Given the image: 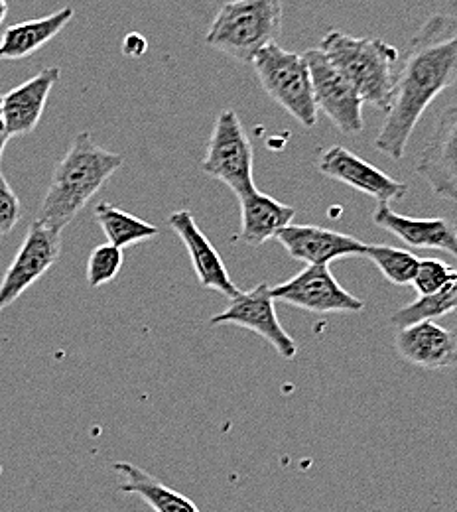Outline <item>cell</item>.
Returning <instances> with one entry per match:
<instances>
[{"instance_id": "14", "label": "cell", "mask_w": 457, "mask_h": 512, "mask_svg": "<svg viewBox=\"0 0 457 512\" xmlns=\"http://www.w3.org/2000/svg\"><path fill=\"white\" fill-rule=\"evenodd\" d=\"M168 227L182 239L188 255L192 258L197 280L205 290H215L225 298H235L241 290L233 282L231 274L225 268V262L205 233L199 229L196 217L182 209L168 217Z\"/></svg>"}, {"instance_id": "8", "label": "cell", "mask_w": 457, "mask_h": 512, "mask_svg": "<svg viewBox=\"0 0 457 512\" xmlns=\"http://www.w3.org/2000/svg\"><path fill=\"white\" fill-rule=\"evenodd\" d=\"M60 255L62 231H56L38 219L32 221L0 282V312L32 288L60 260Z\"/></svg>"}, {"instance_id": "21", "label": "cell", "mask_w": 457, "mask_h": 512, "mask_svg": "<svg viewBox=\"0 0 457 512\" xmlns=\"http://www.w3.org/2000/svg\"><path fill=\"white\" fill-rule=\"evenodd\" d=\"M95 219L99 223V227L103 229L105 237L109 239L111 245L119 247V249H129L138 243H146L158 237V227H154L152 223L134 217L131 213L111 205V203H99L95 207Z\"/></svg>"}, {"instance_id": "29", "label": "cell", "mask_w": 457, "mask_h": 512, "mask_svg": "<svg viewBox=\"0 0 457 512\" xmlns=\"http://www.w3.org/2000/svg\"><path fill=\"white\" fill-rule=\"evenodd\" d=\"M6 14H8V2H6V0H0V24L4 22Z\"/></svg>"}, {"instance_id": "3", "label": "cell", "mask_w": 457, "mask_h": 512, "mask_svg": "<svg viewBox=\"0 0 457 512\" xmlns=\"http://www.w3.org/2000/svg\"><path fill=\"white\" fill-rule=\"evenodd\" d=\"M320 50L357 91L363 103L387 113L391 105L398 50L379 38H357L341 30H329Z\"/></svg>"}, {"instance_id": "25", "label": "cell", "mask_w": 457, "mask_h": 512, "mask_svg": "<svg viewBox=\"0 0 457 512\" xmlns=\"http://www.w3.org/2000/svg\"><path fill=\"white\" fill-rule=\"evenodd\" d=\"M454 274L456 268L440 258H420L412 286L416 288L418 296H428L446 286Z\"/></svg>"}, {"instance_id": "18", "label": "cell", "mask_w": 457, "mask_h": 512, "mask_svg": "<svg viewBox=\"0 0 457 512\" xmlns=\"http://www.w3.org/2000/svg\"><path fill=\"white\" fill-rule=\"evenodd\" d=\"M239 203L241 229L237 235H233L231 243H243L247 247H261L266 241L274 239L276 233L288 227L296 217V209L292 205L280 203L259 190L241 195Z\"/></svg>"}, {"instance_id": "20", "label": "cell", "mask_w": 457, "mask_h": 512, "mask_svg": "<svg viewBox=\"0 0 457 512\" xmlns=\"http://www.w3.org/2000/svg\"><path fill=\"white\" fill-rule=\"evenodd\" d=\"M113 469L123 477V483L119 485L121 493L140 497L154 512H201L192 499L166 487L134 463L117 461L113 463Z\"/></svg>"}, {"instance_id": "24", "label": "cell", "mask_w": 457, "mask_h": 512, "mask_svg": "<svg viewBox=\"0 0 457 512\" xmlns=\"http://www.w3.org/2000/svg\"><path fill=\"white\" fill-rule=\"evenodd\" d=\"M125 264L123 249L107 243L91 251L87 260V284L91 288H101L103 284L113 282Z\"/></svg>"}, {"instance_id": "17", "label": "cell", "mask_w": 457, "mask_h": 512, "mask_svg": "<svg viewBox=\"0 0 457 512\" xmlns=\"http://www.w3.org/2000/svg\"><path fill=\"white\" fill-rule=\"evenodd\" d=\"M60 75V67H46L2 95V117L10 136H26L36 130Z\"/></svg>"}, {"instance_id": "27", "label": "cell", "mask_w": 457, "mask_h": 512, "mask_svg": "<svg viewBox=\"0 0 457 512\" xmlns=\"http://www.w3.org/2000/svg\"><path fill=\"white\" fill-rule=\"evenodd\" d=\"M146 48H148L146 38L136 32L125 36V40H123V54L129 58H140L142 54H146Z\"/></svg>"}, {"instance_id": "22", "label": "cell", "mask_w": 457, "mask_h": 512, "mask_svg": "<svg viewBox=\"0 0 457 512\" xmlns=\"http://www.w3.org/2000/svg\"><path fill=\"white\" fill-rule=\"evenodd\" d=\"M452 314H457V270L452 280L438 292L420 296L418 300L396 310L391 316V325L396 329H402L418 321L446 318Z\"/></svg>"}, {"instance_id": "13", "label": "cell", "mask_w": 457, "mask_h": 512, "mask_svg": "<svg viewBox=\"0 0 457 512\" xmlns=\"http://www.w3.org/2000/svg\"><path fill=\"white\" fill-rule=\"evenodd\" d=\"M394 349L400 359L420 369L457 367V329H446L434 320L418 321L398 329Z\"/></svg>"}, {"instance_id": "23", "label": "cell", "mask_w": 457, "mask_h": 512, "mask_svg": "<svg viewBox=\"0 0 457 512\" xmlns=\"http://www.w3.org/2000/svg\"><path fill=\"white\" fill-rule=\"evenodd\" d=\"M365 256L375 262V266L394 286H410L420 262L414 253L387 245H367Z\"/></svg>"}, {"instance_id": "11", "label": "cell", "mask_w": 457, "mask_h": 512, "mask_svg": "<svg viewBox=\"0 0 457 512\" xmlns=\"http://www.w3.org/2000/svg\"><path fill=\"white\" fill-rule=\"evenodd\" d=\"M318 170L329 180L341 182L357 192L371 195L377 203H392L406 197L408 186L359 158L345 146H331L318 158Z\"/></svg>"}, {"instance_id": "1", "label": "cell", "mask_w": 457, "mask_h": 512, "mask_svg": "<svg viewBox=\"0 0 457 512\" xmlns=\"http://www.w3.org/2000/svg\"><path fill=\"white\" fill-rule=\"evenodd\" d=\"M457 83V16L432 14L410 38L398 60L387 117L375 148L394 160L406 152L410 136L432 101Z\"/></svg>"}, {"instance_id": "5", "label": "cell", "mask_w": 457, "mask_h": 512, "mask_svg": "<svg viewBox=\"0 0 457 512\" xmlns=\"http://www.w3.org/2000/svg\"><path fill=\"white\" fill-rule=\"evenodd\" d=\"M251 64L257 71L264 93L272 101H276L302 127L318 125V105L304 54L288 52L274 42L262 48Z\"/></svg>"}, {"instance_id": "10", "label": "cell", "mask_w": 457, "mask_h": 512, "mask_svg": "<svg viewBox=\"0 0 457 512\" xmlns=\"http://www.w3.org/2000/svg\"><path fill=\"white\" fill-rule=\"evenodd\" d=\"M312 77L314 99L318 111H324L327 119L343 134H359L365 128L363 99L353 85L327 62L320 48L304 54Z\"/></svg>"}, {"instance_id": "16", "label": "cell", "mask_w": 457, "mask_h": 512, "mask_svg": "<svg viewBox=\"0 0 457 512\" xmlns=\"http://www.w3.org/2000/svg\"><path fill=\"white\" fill-rule=\"evenodd\" d=\"M373 223L412 249H434L457 256V225L446 217H406L391 209V203H377Z\"/></svg>"}, {"instance_id": "15", "label": "cell", "mask_w": 457, "mask_h": 512, "mask_svg": "<svg viewBox=\"0 0 457 512\" xmlns=\"http://www.w3.org/2000/svg\"><path fill=\"white\" fill-rule=\"evenodd\" d=\"M274 239L294 260L306 264H329L345 256H365L367 251V245L359 239L318 225L290 223Z\"/></svg>"}, {"instance_id": "12", "label": "cell", "mask_w": 457, "mask_h": 512, "mask_svg": "<svg viewBox=\"0 0 457 512\" xmlns=\"http://www.w3.org/2000/svg\"><path fill=\"white\" fill-rule=\"evenodd\" d=\"M416 174L438 197L457 201V105L438 119L416 162Z\"/></svg>"}, {"instance_id": "26", "label": "cell", "mask_w": 457, "mask_h": 512, "mask_svg": "<svg viewBox=\"0 0 457 512\" xmlns=\"http://www.w3.org/2000/svg\"><path fill=\"white\" fill-rule=\"evenodd\" d=\"M22 217V205L18 195L10 188V184L6 182L2 170H0V237L10 233L16 223Z\"/></svg>"}, {"instance_id": "4", "label": "cell", "mask_w": 457, "mask_h": 512, "mask_svg": "<svg viewBox=\"0 0 457 512\" xmlns=\"http://www.w3.org/2000/svg\"><path fill=\"white\" fill-rule=\"evenodd\" d=\"M282 16V0H229L217 10L205 44L241 64H251L280 36Z\"/></svg>"}, {"instance_id": "28", "label": "cell", "mask_w": 457, "mask_h": 512, "mask_svg": "<svg viewBox=\"0 0 457 512\" xmlns=\"http://www.w3.org/2000/svg\"><path fill=\"white\" fill-rule=\"evenodd\" d=\"M8 138H10V134H8L6 123H4V117H2V95H0V162H2V154L8 144Z\"/></svg>"}, {"instance_id": "19", "label": "cell", "mask_w": 457, "mask_h": 512, "mask_svg": "<svg viewBox=\"0 0 457 512\" xmlns=\"http://www.w3.org/2000/svg\"><path fill=\"white\" fill-rule=\"evenodd\" d=\"M73 14L75 10L66 6L48 16L8 26L0 38V60H24L40 52L66 28Z\"/></svg>"}, {"instance_id": "6", "label": "cell", "mask_w": 457, "mask_h": 512, "mask_svg": "<svg viewBox=\"0 0 457 512\" xmlns=\"http://www.w3.org/2000/svg\"><path fill=\"white\" fill-rule=\"evenodd\" d=\"M201 172L223 182L237 197L257 190L253 142L233 109H223L207 142Z\"/></svg>"}, {"instance_id": "2", "label": "cell", "mask_w": 457, "mask_h": 512, "mask_svg": "<svg viewBox=\"0 0 457 512\" xmlns=\"http://www.w3.org/2000/svg\"><path fill=\"white\" fill-rule=\"evenodd\" d=\"M123 164V154L99 146L91 132H79L52 174L36 219L64 231Z\"/></svg>"}, {"instance_id": "9", "label": "cell", "mask_w": 457, "mask_h": 512, "mask_svg": "<svg viewBox=\"0 0 457 512\" xmlns=\"http://www.w3.org/2000/svg\"><path fill=\"white\" fill-rule=\"evenodd\" d=\"M209 325H237L249 329L264 341H268L274 351L286 361H292L298 355V343L278 321L274 298L266 282H261L249 292H239L235 298H231L229 306L221 314L213 316Z\"/></svg>"}, {"instance_id": "7", "label": "cell", "mask_w": 457, "mask_h": 512, "mask_svg": "<svg viewBox=\"0 0 457 512\" xmlns=\"http://www.w3.org/2000/svg\"><path fill=\"white\" fill-rule=\"evenodd\" d=\"M274 302H284L312 314H359L365 302L349 294L327 264H306L290 280L270 288Z\"/></svg>"}]
</instances>
